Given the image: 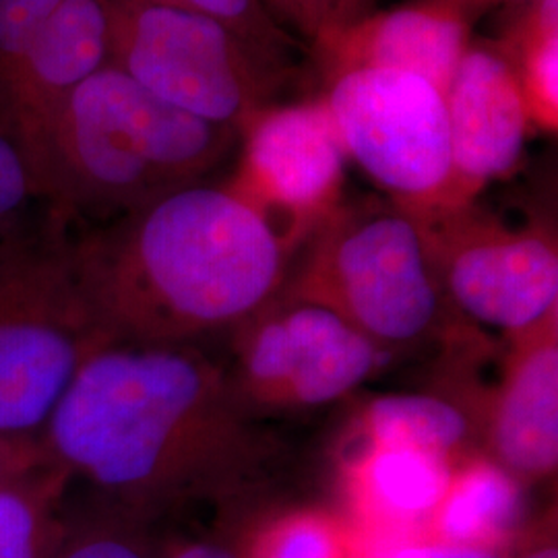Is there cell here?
I'll use <instances>...</instances> for the list:
<instances>
[{"instance_id": "obj_1", "label": "cell", "mask_w": 558, "mask_h": 558, "mask_svg": "<svg viewBox=\"0 0 558 558\" xmlns=\"http://www.w3.org/2000/svg\"><path fill=\"white\" fill-rule=\"evenodd\" d=\"M46 459L92 497L156 521L232 488L265 447L230 366L203 343H104L40 435Z\"/></svg>"}, {"instance_id": "obj_2", "label": "cell", "mask_w": 558, "mask_h": 558, "mask_svg": "<svg viewBox=\"0 0 558 558\" xmlns=\"http://www.w3.org/2000/svg\"><path fill=\"white\" fill-rule=\"evenodd\" d=\"M292 253L255 207L205 182L71 232L106 343H203L242 325L281 292Z\"/></svg>"}, {"instance_id": "obj_3", "label": "cell", "mask_w": 558, "mask_h": 558, "mask_svg": "<svg viewBox=\"0 0 558 558\" xmlns=\"http://www.w3.org/2000/svg\"><path fill=\"white\" fill-rule=\"evenodd\" d=\"M239 131L161 101L114 64L83 81L34 161L46 209L73 230L122 218L197 184Z\"/></svg>"}, {"instance_id": "obj_4", "label": "cell", "mask_w": 558, "mask_h": 558, "mask_svg": "<svg viewBox=\"0 0 558 558\" xmlns=\"http://www.w3.org/2000/svg\"><path fill=\"white\" fill-rule=\"evenodd\" d=\"M69 223L46 211L0 244V437L38 439L106 343L81 294Z\"/></svg>"}, {"instance_id": "obj_5", "label": "cell", "mask_w": 558, "mask_h": 558, "mask_svg": "<svg viewBox=\"0 0 558 558\" xmlns=\"http://www.w3.org/2000/svg\"><path fill=\"white\" fill-rule=\"evenodd\" d=\"M286 294L336 311L385 350L430 333L445 300L418 223L393 201L339 205Z\"/></svg>"}, {"instance_id": "obj_6", "label": "cell", "mask_w": 558, "mask_h": 558, "mask_svg": "<svg viewBox=\"0 0 558 558\" xmlns=\"http://www.w3.org/2000/svg\"><path fill=\"white\" fill-rule=\"evenodd\" d=\"M108 64L186 114L240 133L281 83V62L220 21L149 0H108Z\"/></svg>"}, {"instance_id": "obj_7", "label": "cell", "mask_w": 558, "mask_h": 558, "mask_svg": "<svg viewBox=\"0 0 558 558\" xmlns=\"http://www.w3.org/2000/svg\"><path fill=\"white\" fill-rule=\"evenodd\" d=\"M405 211L418 223L442 296L463 317L513 341L557 320L558 248L548 228H509L474 201Z\"/></svg>"}, {"instance_id": "obj_8", "label": "cell", "mask_w": 558, "mask_h": 558, "mask_svg": "<svg viewBox=\"0 0 558 558\" xmlns=\"http://www.w3.org/2000/svg\"><path fill=\"white\" fill-rule=\"evenodd\" d=\"M325 101L345 158L403 209L447 201L451 145L445 98L418 75L359 69L327 80Z\"/></svg>"}, {"instance_id": "obj_9", "label": "cell", "mask_w": 558, "mask_h": 558, "mask_svg": "<svg viewBox=\"0 0 558 558\" xmlns=\"http://www.w3.org/2000/svg\"><path fill=\"white\" fill-rule=\"evenodd\" d=\"M240 327L230 375L248 408H320L350 396L387 350L319 302L286 294Z\"/></svg>"}, {"instance_id": "obj_10", "label": "cell", "mask_w": 558, "mask_h": 558, "mask_svg": "<svg viewBox=\"0 0 558 558\" xmlns=\"http://www.w3.org/2000/svg\"><path fill=\"white\" fill-rule=\"evenodd\" d=\"M242 151L226 186L255 207L292 248L341 205L345 151L320 96L265 106L240 129Z\"/></svg>"}, {"instance_id": "obj_11", "label": "cell", "mask_w": 558, "mask_h": 558, "mask_svg": "<svg viewBox=\"0 0 558 558\" xmlns=\"http://www.w3.org/2000/svg\"><path fill=\"white\" fill-rule=\"evenodd\" d=\"M451 180L442 205L472 203L523 158L530 120L518 80L495 44L468 46L445 94Z\"/></svg>"}, {"instance_id": "obj_12", "label": "cell", "mask_w": 558, "mask_h": 558, "mask_svg": "<svg viewBox=\"0 0 558 558\" xmlns=\"http://www.w3.org/2000/svg\"><path fill=\"white\" fill-rule=\"evenodd\" d=\"M108 57V0H62L0 98V122L20 141L32 168L64 101Z\"/></svg>"}, {"instance_id": "obj_13", "label": "cell", "mask_w": 558, "mask_h": 558, "mask_svg": "<svg viewBox=\"0 0 558 558\" xmlns=\"http://www.w3.org/2000/svg\"><path fill=\"white\" fill-rule=\"evenodd\" d=\"M472 15L453 0H412L323 34L315 52L325 80L359 69L418 75L445 94L470 46Z\"/></svg>"}, {"instance_id": "obj_14", "label": "cell", "mask_w": 558, "mask_h": 558, "mask_svg": "<svg viewBox=\"0 0 558 558\" xmlns=\"http://www.w3.org/2000/svg\"><path fill=\"white\" fill-rule=\"evenodd\" d=\"M486 424L490 458L519 482L557 472V320L515 339Z\"/></svg>"}, {"instance_id": "obj_15", "label": "cell", "mask_w": 558, "mask_h": 558, "mask_svg": "<svg viewBox=\"0 0 558 558\" xmlns=\"http://www.w3.org/2000/svg\"><path fill=\"white\" fill-rule=\"evenodd\" d=\"M453 468L451 461L418 449L366 445L352 463V486L371 515L418 523L435 518Z\"/></svg>"}, {"instance_id": "obj_16", "label": "cell", "mask_w": 558, "mask_h": 558, "mask_svg": "<svg viewBox=\"0 0 558 558\" xmlns=\"http://www.w3.org/2000/svg\"><path fill=\"white\" fill-rule=\"evenodd\" d=\"M521 484L490 456L461 459L433 518L439 542L497 548L521 519Z\"/></svg>"}, {"instance_id": "obj_17", "label": "cell", "mask_w": 558, "mask_h": 558, "mask_svg": "<svg viewBox=\"0 0 558 558\" xmlns=\"http://www.w3.org/2000/svg\"><path fill=\"white\" fill-rule=\"evenodd\" d=\"M73 478L44 459L0 484V558H50L66 525Z\"/></svg>"}, {"instance_id": "obj_18", "label": "cell", "mask_w": 558, "mask_h": 558, "mask_svg": "<svg viewBox=\"0 0 558 558\" xmlns=\"http://www.w3.org/2000/svg\"><path fill=\"white\" fill-rule=\"evenodd\" d=\"M366 445L408 447L459 463L474 437V422L451 399L428 393H389L362 414Z\"/></svg>"}, {"instance_id": "obj_19", "label": "cell", "mask_w": 558, "mask_h": 558, "mask_svg": "<svg viewBox=\"0 0 558 558\" xmlns=\"http://www.w3.org/2000/svg\"><path fill=\"white\" fill-rule=\"evenodd\" d=\"M495 46L507 59L530 129L558 131V0H530Z\"/></svg>"}, {"instance_id": "obj_20", "label": "cell", "mask_w": 558, "mask_h": 558, "mask_svg": "<svg viewBox=\"0 0 558 558\" xmlns=\"http://www.w3.org/2000/svg\"><path fill=\"white\" fill-rule=\"evenodd\" d=\"M154 523L92 497L71 499L66 525L50 558H160Z\"/></svg>"}, {"instance_id": "obj_21", "label": "cell", "mask_w": 558, "mask_h": 558, "mask_svg": "<svg viewBox=\"0 0 558 558\" xmlns=\"http://www.w3.org/2000/svg\"><path fill=\"white\" fill-rule=\"evenodd\" d=\"M36 207L46 209L40 182L20 141L0 122V239L36 223Z\"/></svg>"}, {"instance_id": "obj_22", "label": "cell", "mask_w": 558, "mask_h": 558, "mask_svg": "<svg viewBox=\"0 0 558 558\" xmlns=\"http://www.w3.org/2000/svg\"><path fill=\"white\" fill-rule=\"evenodd\" d=\"M168 7L195 11L230 27L242 40L283 64L290 38L283 34L263 0H149Z\"/></svg>"}, {"instance_id": "obj_23", "label": "cell", "mask_w": 558, "mask_h": 558, "mask_svg": "<svg viewBox=\"0 0 558 558\" xmlns=\"http://www.w3.org/2000/svg\"><path fill=\"white\" fill-rule=\"evenodd\" d=\"M345 542L333 519L292 513L276 521L260 539L257 558H343Z\"/></svg>"}, {"instance_id": "obj_24", "label": "cell", "mask_w": 558, "mask_h": 558, "mask_svg": "<svg viewBox=\"0 0 558 558\" xmlns=\"http://www.w3.org/2000/svg\"><path fill=\"white\" fill-rule=\"evenodd\" d=\"M62 0H0V98Z\"/></svg>"}, {"instance_id": "obj_25", "label": "cell", "mask_w": 558, "mask_h": 558, "mask_svg": "<svg viewBox=\"0 0 558 558\" xmlns=\"http://www.w3.org/2000/svg\"><path fill=\"white\" fill-rule=\"evenodd\" d=\"M302 34L317 40L364 15L366 0H271Z\"/></svg>"}, {"instance_id": "obj_26", "label": "cell", "mask_w": 558, "mask_h": 558, "mask_svg": "<svg viewBox=\"0 0 558 558\" xmlns=\"http://www.w3.org/2000/svg\"><path fill=\"white\" fill-rule=\"evenodd\" d=\"M44 459L40 440L0 437V484L27 472Z\"/></svg>"}, {"instance_id": "obj_27", "label": "cell", "mask_w": 558, "mask_h": 558, "mask_svg": "<svg viewBox=\"0 0 558 558\" xmlns=\"http://www.w3.org/2000/svg\"><path fill=\"white\" fill-rule=\"evenodd\" d=\"M387 558H502L495 548L449 544V542H426L399 546Z\"/></svg>"}, {"instance_id": "obj_28", "label": "cell", "mask_w": 558, "mask_h": 558, "mask_svg": "<svg viewBox=\"0 0 558 558\" xmlns=\"http://www.w3.org/2000/svg\"><path fill=\"white\" fill-rule=\"evenodd\" d=\"M160 558H242L232 550V546L220 539H179V542H161Z\"/></svg>"}, {"instance_id": "obj_29", "label": "cell", "mask_w": 558, "mask_h": 558, "mask_svg": "<svg viewBox=\"0 0 558 558\" xmlns=\"http://www.w3.org/2000/svg\"><path fill=\"white\" fill-rule=\"evenodd\" d=\"M453 2L474 17V15H478L480 11H486L490 7H499L507 2H530V0H453Z\"/></svg>"}, {"instance_id": "obj_30", "label": "cell", "mask_w": 558, "mask_h": 558, "mask_svg": "<svg viewBox=\"0 0 558 558\" xmlns=\"http://www.w3.org/2000/svg\"><path fill=\"white\" fill-rule=\"evenodd\" d=\"M518 558H558V550L555 544H550V542H542V544L532 546L530 550L521 553Z\"/></svg>"}]
</instances>
